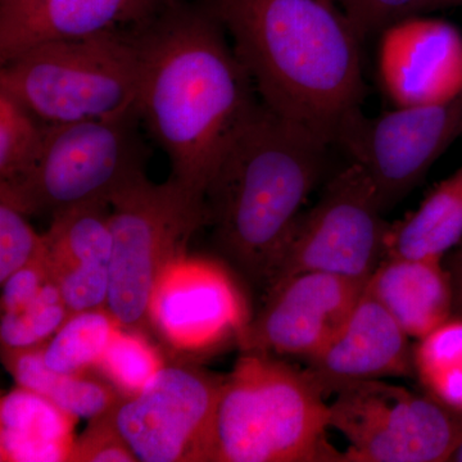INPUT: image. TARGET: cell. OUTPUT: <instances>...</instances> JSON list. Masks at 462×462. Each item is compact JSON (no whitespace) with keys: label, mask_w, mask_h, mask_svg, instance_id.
I'll return each instance as SVG.
<instances>
[{"label":"cell","mask_w":462,"mask_h":462,"mask_svg":"<svg viewBox=\"0 0 462 462\" xmlns=\"http://www.w3.org/2000/svg\"><path fill=\"white\" fill-rule=\"evenodd\" d=\"M413 366L425 393L462 412V318L452 316L419 339Z\"/></svg>","instance_id":"obj_23"},{"label":"cell","mask_w":462,"mask_h":462,"mask_svg":"<svg viewBox=\"0 0 462 462\" xmlns=\"http://www.w3.org/2000/svg\"><path fill=\"white\" fill-rule=\"evenodd\" d=\"M152 329L176 351H203L238 340L249 318L247 303L220 264L188 257L176 260L154 289Z\"/></svg>","instance_id":"obj_13"},{"label":"cell","mask_w":462,"mask_h":462,"mask_svg":"<svg viewBox=\"0 0 462 462\" xmlns=\"http://www.w3.org/2000/svg\"><path fill=\"white\" fill-rule=\"evenodd\" d=\"M206 225L205 202L171 180L148 178L112 199V247L107 310L118 327L147 333L154 289L163 273L187 254L191 236Z\"/></svg>","instance_id":"obj_7"},{"label":"cell","mask_w":462,"mask_h":462,"mask_svg":"<svg viewBox=\"0 0 462 462\" xmlns=\"http://www.w3.org/2000/svg\"><path fill=\"white\" fill-rule=\"evenodd\" d=\"M118 328L107 307L78 312L42 346V360L60 374L96 370Z\"/></svg>","instance_id":"obj_22"},{"label":"cell","mask_w":462,"mask_h":462,"mask_svg":"<svg viewBox=\"0 0 462 462\" xmlns=\"http://www.w3.org/2000/svg\"><path fill=\"white\" fill-rule=\"evenodd\" d=\"M328 428L329 404L306 370L243 352L225 375L205 462H345Z\"/></svg>","instance_id":"obj_4"},{"label":"cell","mask_w":462,"mask_h":462,"mask_svg":"<svg viewBox=\"0 0 462 462\" xmlns=\"http://www.w3.org/2000/svg\"><path fill=\"white\" fill-rule=\"evenodd\" d=\"M170 0H0V63L42 42L139 27Z\"/></svg>","instance_id":"obj_16"},{"label":"cell","mask_w":462,"mask_h":462,"mask_svg":"<svg viewBox=\"0 0 462 462\" xmlns=\"http://www.w3.org/2000/svg\"><path fill=\"white\" fill-rule=\"evenodd\" d=\"M367 173L352 162L300 214L264 293L305 273L369 281L385 258L389 224Z\"/></svg>","instance_id":"obj_9"},{"label":"cell","mask_w":462,"mask_h":462,"mask_svg":"<svg viewBox=\"0 0 462 462\" xmlns=\"http://www.w3.org/2000/svg\"><path fill=\"white\" fill-rule=\"evenodd\" d=\"M45 124L8 91L0 89V181L29 171L41 153Z\"/></svg>","instance_id":"obj_25"},{"label":"cell","mask_w":462,"mask_h":462,"mask_svg":"<svg viewBox=\"0 0 462 462\" xmlns=\"http://www.w3.org/2000/svg\"><path fill=\"white\" fill-rule=\"evenodd\" d=\"M2 357L17 387L47 398L76 419L90 420L114 409L123 398L98 370L78 374L53 372L42 360V346L2 351Z\"/></svg>","instance_id":"obj_21"},{"label":"cell","mask_w":462,"mask_h":462,"mask_svg":"<svg viewBox=\"0 0 462 462\" xmlns=\"http://www.w3.org/2000/svg\"><path fill=\"white\" fill-rule=\"evenodd\" d=\"M460 136L462 90L445 102L396 107L376 117L358 109L346 118L336 143L363 167L385 212L420 184Z\"/></svg>","instance_id":"obj_10"},{"label":"cell","mask_w":462,"mask_h":462,"mask_svg":"<svg viewBox=\"0 0 462 462\" xmlns=\"http://www.w3.org/2000/svg\"><path fill=\"white\" fill-rule=\"evenodd\" d=\"M67 462H138L116 427L114 409L90 419L78 438Z\"/></svg>","instance_id":"obj_28"},{"label":"cell","mask_w":462,"mask_h":462,"mask_svg":"<svg viewBox=\"0 0 462 462\" xmlns=\"http://www.w3.org/2000/svg\"><path fill=\"white\" fill-rule=\"evenodd\" d=\"M361 42L385 27L418 14L422 0H334Z\"/></svg>","instance_id":"obj_29"},{"label":"cell","mask_w":462,"mask_h":462,"mask_svg":"<svg viewBox=\"0 0 462 462\" xmlns=\"http://www.w3.org/2000/svg\"><path fill=\"white\" fill-rule=\"evenodd\" d=\"M224 30L211 9L173 5L134 29L141 53L136 111L169 158V180L203 202L227 145L260 105Z\"/></svg>","instance_id":"obj_1"},{"label":"cell","mask_w":462,"mask_h":462,"mask_svg":"<svg viewBox=\"0 0 462 462\" xmlns=\"http://www.w3.org/2000/svg\"><path fill=\"white\" fill-rule=\"evenodd\" d=\"M378 75L394 107L454 98L462 90V35L438 18H402L380 32Z\"/></svg>","instance_id":"obj_14"},{"label":"cell","mask_w":462,"mask_h":462,"mask_svg":"<svg viewBox=\"0 0 462 462\" xmlns=\"http://www.w3.org/2000/svg\"><path fill=\"white\" fill-rule=\"evenodd\" d=\"M44 261L69 315L107 306L112 240L109 206L72 207L51 216Z\"/></svg>","instance_id":"obj_17"},{"label":"cell","mask_w":462,"mask_h":462,"mask_svg":"<svg viewBox=\"0 0 462 462\" xmlns=\"http://www.w3.org/2000/svg\"><path fill=\"white\" fill-rule=\"evenodd\" d=\"M446 269L451 278L454 291V316L462 318V242L452 249L447 258Z\"/></svg>","instance_id":"obj_31"},{"label":"cell","mask_w":462,"mask_h":462,"mask_svg":"<svg viewBox=\"0 0 462 462\" xmlns=\"http://www.w3.org/2000/svg\"><path fill=\"white\" fill-rule=\"evenodd\" d=\"M69 316L60 288L51 279L45 282L38 297L25 309L17 312H2V351L44 346Z\"/></svg>","instance_id":"obj_26"},{"label":"cell","mask_w":462,"mask_h":462,"mask_svg":"<svg viewBox=\"0 0 462 462\" xmlns=\"http://www.w3.org/2000/svg\"><path fill=\"white\" fill-rule=\"evenodd\" d=\"M44 240L16 207L0 199V282L42 256Z\"/></svg>","instance_id":"obj_27"},{"label":"cell","mask_w":462,"mask_h":462,"mask_svg":"<svg viewBox=\"0 0 462 462\" xmlns=\"http://www.w3.org/2000/svg\"><path fill=\"white\" fill-rule=\"evenodd\" d=\"M329 404L345 462H446L462 440V412L383 380L346 385Z\"/></svg>","instance_id":"obj_8"},{"label":"cell","mask_w":462,"mask_h":462,"mask_svg":"<svg viewBox=\"0 0 462 462\" xmlns=\"http://www.w3.org/2000/svg\"><path fill=\"white\" fill-rule=\"evenodd\" d=\"M224 376L163 365L135 396L114 407L116 427L141 462H205Z\"/></svg>","instance_id":"obj_11"},{"label":"cell","mask_w":462,"mask_h":462,"mask_svg":"<svg viewBox=\"0 0 462 462\" xmlns=\"http://www.w3.org/2000/svg\"><path fill=\"white\" fill-rule=\"evenodd\" d=\"M366 291L410 338H422L454 316L451 278L442 260L385 257Z\"/></svg>","instance_id":"obj_18"},{"label":"cell","mask_w":462,"mask_h":462,"mask_svg":"<svg viewBox=\"0 0 462 462\" xmlns=\"http://www.w3.org/2000/svg\"><path fill=\"white\" fill-rule=\"evenodd\" d=\"M135 106L100 120L45 125L41 153L29 171L0 181V199L26 216L108 205L147 178L149 151Z\"/></svg>","instance_id":"obj_6"},{"label":"cell","mask_w":462,"mask_h":462,"mask_svg":"<svg viewBox=\"0 0 462 462\" xmlns=\"http://www.w3.org/2000/svg\"><path fill=\"white\" fill-rule=\"evenodd\" d=\"M75 421L47 398L14 388L0 404V460L69 461Z\"/></svg>","instance_id":"obj_19"},{"label":"cell","mask_w":462,"mask_h":462,"mask_svg":"<svg viewBox=\"0 0 462 462\" xmlns=\"http://www.w3.org/2000/svg\"><path fill=\"white\" fill-rule=\"evenodd\" d=\"M141 53L134 29L42 42L2 63L0 89L45 125L100 120L135 106Z\"/></svg>","instance_id":"obj_5"},{"label":"cell","mask_w":462,"mask_h":462,"mask_svg":"<svg viewBox=\"0 0 462 462\" xmlns=\"http://www.w3.org/2000/svg\"><path fill=\"white\" fill-rule=\"evenodd\" d=\"M367 281L327 273L293 276L266 294L236 345L242 352L311 358L345 324Z\"/></svg>","instance_id":"obj_12"},{"label":"cell","mask_w":462,"mask_h":462,"mask_svg":"<svg viewBox=\"0 0 462 462\" xmlns=\"http://www.w3.org/2000/svg\"><path fill=\"white\" fill-rule=\"evenodd\" d=\"M330 143L260 103L207 185L206 224L226 260L266 291Z\"/></svg>","instance_id":"obj_3"},{"label":"cell","mask_w":462,"mask_h":462,"mask_svg":"<svg viewBox=\"0 0 462 462\" xmlns=\"http://www.w3.org/2000/svg\"><path fill=\"white\" fill-rule=\"evenodd\" d=\"M449 7H462V0H422L418 14Z\"/></svg>","instance_id":"obj_32"},{"label":"cell","mask_w":462,"mask_h":462,"mask_svg":"<svg viewBox=\"0 0 462 462\" xmlns=\"http://www.w3.org/2000/svg\"><path fill=\"white\" fill-rule=\"evenodd\" d=\"M410 337L365 288L345 324L306 372L325 397L365 380L415 375Z\"/></svg>","instance_id":"obj_15"},{"label":"cell","mask_w":462,"mask_h":462,"mask_svg":"<svg viewBox=\"0 0 462 462\" xmlns=\"http://www.w3.org/2000/svg\"><path fill=\"white\" fill-rule=\"evenodd\" d=\"M449 462H462V440L457 448H456L455 454L452 455L451 461Z\"/></svg>","instance_id":"obj_33"},{"label":"cell","mask_w":462,"mask_h":462,"mask_svg":"<svg viewBox=\"0 0 462 462\" xmlns=\"http://www.w3.org/2000/svg\"><path fill=\"white\" fill-rule=\"evenodd\" d=\"M258 96L336 143L365 97L361 39L334 0H211Z\"/></svg>","instance_id":"obj_2"},{"label":"cell","mask_w":462,"mask_h":462,"mask_svg":"<svg viewBox=\"0 0 462 462\" xmlns=\"http://www.w3.org/2000/svg\"><path fill=\"white\" fill-rule=\"evenodd\" d=\"M48 281H51V276L42 254L2 282V312H17L25 309L38 297Z\"/></svg>","instance_id":"obj_30"},{"label":"cell","mask_w":462,"mask_h":462,"mask_svg":"<svg viewBox=\"0 0 462 462\" xmlns=\"http://www.w3.org/2000/svg\"><path fill=\"white\" fill-rule=\"evenodd\" d=\"M162 357L142 331L118 328L98 370L123 397L135 396L162 369Z\"/></svg>","instance_id":"obj_24"},{"label":"cell","mask_w":462,"mask_h":462,"mask_svg":"<svg viewBox=\"0 0 462 462\" xmlns=\"http://www.w3.org/2000/svg\"><path fill=\"white\" fill-rule=\"evenodd\" d=\"M462 242V166L427 194L416 211L389 225L385 257L442 260Z\"/></svg>","instance_id":"obj_20"}]
</instances>
